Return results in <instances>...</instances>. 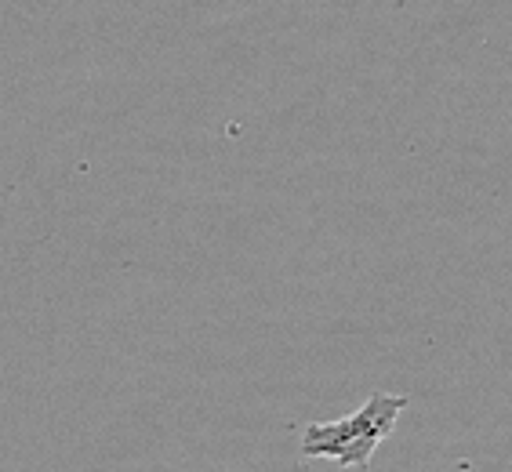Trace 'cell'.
<instances>
[{
  "label": "cell",
  "instance_id": "obj_1",
  "mask_svg": "<svg viewBox=\"0 0 512 472\" xmlns=\"http://www.w3.org/2000/svg\"><path fill=\"white\" fill-rule=\"evenodd\" d=\"M407 404H411L407 396L375 393L345 418L306 425L302 429V454L306 458H327L342 469H367L378 447L393 436Z\"/></svg>",
  "mask_w": 512,
  "mask_h": 472
}]
</instances>
